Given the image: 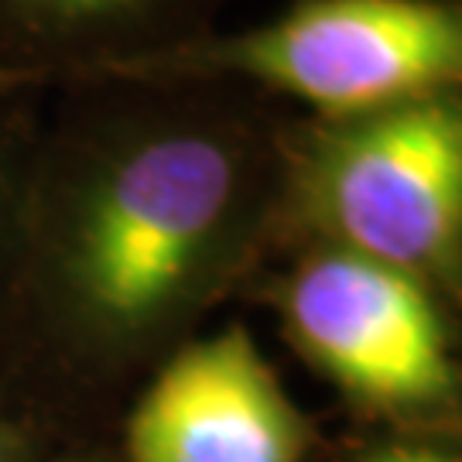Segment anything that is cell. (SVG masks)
Here are the masks:
<instances>
[{
  "instance_id": "obj_5",
  "label": "cell",
  "mask_w": 462,
  "mask_h": 462,
  "mask_svg": "<svg viewBox=\"0 0 462 462\" xmlns=\"http://www.w3.org/2000/svg\"><path fill=\"white\" fill-rule=\"evenodd\" d=\"M312 429L244 326L189 339L127 418L131 462H305Z\"/></svg>"
},
{
  "instance_id": "obj_7",
  "label": "cell",
  "mask_w": 462,
  "mask_h": 462,
  "mask_svg": "<svg viewBox=\"0 0 462 462\" xmlns=\"http://www.w3.org/2000/svg\"><path fill=\"white\" fill-rule=\"evenodd\" d=\"M38 97L0 89V281L14 274L21 223L28 206L34 151H38Z\"/></svg>"
},
{
  "instance_id": "obj_4",
  "label": "cell",
  "mask_w": 462,
  "mask_h": 462,
  "mask_svg": "<svg viewBox=\"0 0 462 462\" xmlns=\"http://www.w3.org/2000/svg\"><path fill=\"white\" fill-rule=\"evenodd\" d=\"M278 309L298 353L364 408L418 414L456 394L439 295L394 267L301 244L278 284Z\"/></svg>"
},
{
  "instance_id": "obj_1",
  "label": "cell",
  "mask_w": 462,
  "mask_h": 462,
  "mask_svg": "<svg viewBox=\"0 0 462 462\" xmlns=\"http://www.w3.org/2000/svg\"><path fill=\"white\" fill-rule=\"evenodd\" d=\"M291 116L240 86L59 89L14 274L66 346L93 364L144 356L284 240Z\"/></svg>"
},
{
  "instance_id": "obj_8",
  "label": "cell",
  "mask_w": 462,
  "mask_h": 462,
  "mask_svg": "<svg viewBox=\"0 0 462 462\" xmlns=\"http://www.w3.org/2000/svg\"><path fill=\"white\" fill-rule=\"evenodd\" d=\"M364 462H456L452 456L439 452V448H425V446H391L380 448L374 456H366Z\"/></svg>"
},
{
  "instance_id": "obj_6",
  "label": "cell",
  "mask_w": 462,
  "mask_h": 462,
  "mask_svg": "<svg viewBox=\"0 0 462 462\" xmlns=\"http://www.w3.org/2000/svg\"><path fill=\"white\" fill-rule=\"evenodd\" d=\"M230 0H0V89L45 93L182 45Z\"/></svg>"
},
{
  "instance_id": "obj_9",
  "label": "cell",
  "mask_w": 462,
  "mask_h": 462,
  "mask_svg": "<svg viewBox=\"0 0 462 462\" xmlns=\"http://www.w3.org/2000/svg\"><path fill=\"white\" fill-rule=\"evenodd\" d=\"M17 456H21V435L14 425L0 421V462H17Z\"/></svg>"
},
{
  "instance_id": "obj_2",
  "label": "cell",
  "mask_w": 462,
  "mask_h": 462,
  "mask_svg": "<svg viewBox=\"0 0 462 462\" xmlns=\"http://www.w3.org/2000/svg\"><path fill=\"white\" fill-rule=\"evenodd\" d=\"M284 236L370 257L456 291L462 271V93L370 114L291 116Z\"/></svg>"
},
{
  "instance_id": "obj_3",
  "label": "cell",
  "mask_w": 462,
  "mask_h": 462,
  "mask_svg": "<svg viewBox=\"0 0 462 462\" xmlns=\"http://www.w3.org/2000/svg\"><path fill=\"white\" fill-rule=\"evenodd\" d=\"M79 83L240 86L322 120L370 114L459 89L462 11L456 0H295L264 24L213 28Z\"/></svg>"
}]
</instances>
